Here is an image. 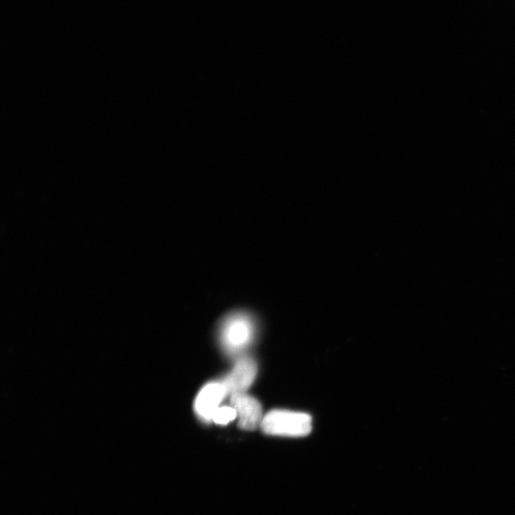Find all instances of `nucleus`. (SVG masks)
I'll return each mask as SVG.
<instances>
[{
    "instance_id": "obj_1",
    "label": "nucleus",
    "mask_w": 515,
    "mask_h": 515,
    "mask_svg": "<svg viewBox=\"0 0 515 515\" xmlns=\"http://www.w3.org/2000/svg\"><path fill=\"white\" fill-rule=\"evenodd\" d=\"M261 428L268 436L304 437L311 433L312 419L307 414L276 410L264 416Z\"/></svg>"
},
{
    "instance_id": "obj_2",
    "label": "nucleus",
    "mask_w": 515,
    "mask_h": 515,
    "mask_svg": "<svg viewBox=\"0 0 515 515\" xmlns=\"http://www.w3.org/2000/svg\"><path fill=\"white\" fill-rule=\"evenodd\" d=\"M253 334L251 319L245 314H235L229 317L223 326V345L229 353H239L249 346Z\"/></svg>"
},
{
    "instance_id": "obj_3",
    "label": "nucleus",
    "mask_w": 515,
    "mask_h": 515,
    "mask_svg": "<svg viewBox=\"0 0 515 515\" xmlns=\"http://www.w3.org/2000/svg\"><path fill=\"white\" fill-rule=\"evenodd\" d=\"M230 403L237 413L240 428L251 432L261 427L264 415L259 401L244 393L230 395Z\"/></svg>"
},
{
    "instance_id": "obj_4",
    "label": "nucleus",
    "mask_w": 515,
    "mask_h": 515,
    "mask_svg": "<svg viewBox=\"0 0 515 515\" xmlns=\"http://www.w3.org/2000/svg\"><path fill=\"white\" fill-rule=\"evenodd\" d=\"M227 395L223 382H213L205 385L195 401L194 410L197 416L205 423H212L214 414L222 406Z\"/></svg>"
},
{
    "instance_id": "obj_5",
    "label": "nucleus",
    "mask_w": 515,
    "mask_h": 515,
    "mask_svg": "<svg viewBox=\"0 0 515 515\" xmlns=\"http://www.w3.org/2000/svg\"><path fill=\"white\" fill-rule=\"evenodd\" d=\"M257 363L249 357L241 358L231 373L222 381L228 395L244 394L253 384L257 376Z\"/></svg>"
},
{
    "instance_id": "obj_6",
    "label": "nucleus",
    "mask_w": 515,
    "mask_h": 515,
    "mask_svg": "<svg viewBox=\"0 0 515 515\" xmlns=\"http://www.w3.org/2000/svg\"><path fill=\"white\" fill-rule=\"evenodd\" d=\"M236 418H237V413H236L232 405H222L216 413L214 414L212 423L219 426H226Z\"/></svg>"
}]
</instances>
